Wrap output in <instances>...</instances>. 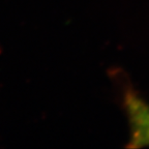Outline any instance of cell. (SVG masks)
<instances>
[{
    "mask_svg": "<svg viewBox=\"0 0 149 149\" xmlns=\"http://www.w3.org/2000/svg\"><path fill=\"white\" fill-rule=\"evenodd\" d=\"M124 107L130 127L128 147L149 146V104L134 92H127Z\"/></svg>",
    "mask_w": 149,
    "mask_h": 149,
    "instance_id": "cell-1",
    "label": "cell"
}]
</instances>
